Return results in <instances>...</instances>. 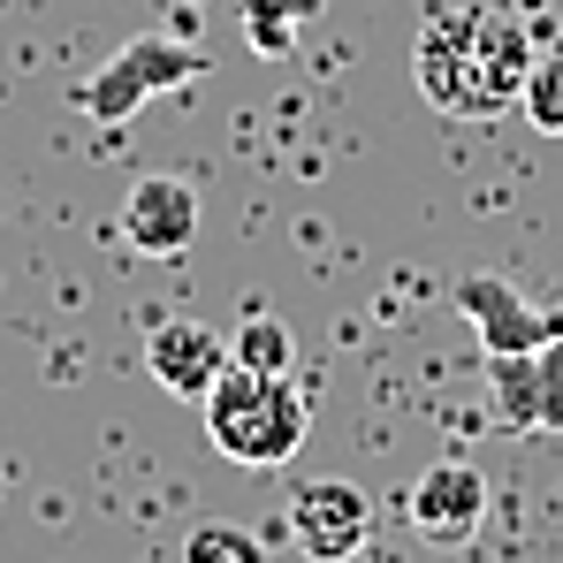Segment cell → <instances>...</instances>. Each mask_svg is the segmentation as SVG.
Segmentation results:
<instances>
[{
    "instance_id": "cell-8",
    "label": "cell",
    "mask_w": 563,
    "mask_h": 563,
    "mask_svg": "<svg viewBox=\"0 0 563 563\" xmlns=\"http://www.w3.org/2000/svg\"><path fill=\"white\" fill-rule=\"evenodd\" d=\"M404 518H411L427 541H472L479 518H487V479H479L465 457H442V465H427L411 479Z\"/></svg>"
},
{
    "instance_id": "cell-4",
    "label": "cell",
    "mask_w": 563,
    "mask_h": 563,
    "mask_svg": "<svg viewBox=\"0 0 563 563\" xmlns=\"http://www.w3.org/2000/svg\"><path fill=\"white\" fill-rule=\"evenodd\" d=\"M457 312L472 320V335H479L487 358L541 351V343H556V335H563V312L533 305L510 275H465V282H457Z\"/></svg>"
},
{
    "instance_id": "cell-1",
    "label": "cell",
    "mask_w": 563,
    "mask_h": 563,
    "mask_svg": "<svg viewBox=\"0 0 563 563\" xmlns=\"http://www.w3.org/2000/svg\"><path fill=\"white\" fill-rule=\"evenodd\" d=\"M533 23L518 8H434L419 23L411 46V77L427 107H442L450 122H495L526 99L533 77Z\"/></svg>"
},
{
    "instance_id": "cell-12",
    "label": "cell",
    "mask_w": 563,
    "mask_h": 563,
    "mask_svg": "<svg viewBox=\"0 0 563 563\" xmlns=\"http://www.w3.org/2000/svg\"><path fill=\"white\" fill-rule=\"evenodd\" d=\"M184 563H267L252 526H198L184 541Z\"/></svg>"
},
{
    "instance_id": "cell-7",
    "label": "cell",
    "mask_w": 563,
    "mask_h": 563,
    "mask_svg": "<svg viewBox=\"0 0 563 563\" xmlns=\"http://www.w3.org/2000/svg\"><path fill=\"white\" fill-rule=\"evenodd\" d=\"M198 236V190L184 176H145L122 198V244L137 260H184Z\"/></svg>"
},
{
    "instance_id": "cell-13",
    "label": "cell",
    "mask_w": 563,
    "mask_h": 563,
    "mask_svg": "<svg viewBox=\"0 0 563 563\" xmlns=\"http://www.w3.org/2000/svg\"><path fill=\"white\" fill-rule=\"evenodd\" d=\"M526 122L533 130H549V137H563V54H549V62H533V77H526Z\"/></svg>"
},
{
    "instance_id": "cell-5",
    "label": "cell",
    "mask_w": 563,
    "mask_h": 563,
    "mask_svg": "<svg viewBox=\"0 0 563 563\" xmlns=\"http://www.w3.org/2000/svg\"><path fill=\"white\" fill-rule=\"evenodd\" d=\"M289 541L312 563H351L374 541V503L351 479H305L289 495Z\"/></svg>"
},
{
    "instance_id": "cell-10",
    "label": "cell",
    "mask_w": 563,
    "mask_h": 563,
    "mask_svg": "<svg viewBox=\"0 0 563 563\" xmlns=\"http://www.w3.org/2000/svg\"><path fill=\"white\" fill-rule=\"evenodd\" d=\"M328 0H244V38H252V54H267L282 62L289 46H297V23H312Z\"/></svg>"
},
{
    "instance_id": "cell-6",
    "label": "cell",
    "mask_w": 563,
    "mask_h": 563,
    "mask_svg": "<svg viewBox=\"0 0 563 563\" xmlns=\"http://www.w3.org/2000/svg\"><path fill=\"white\" fill-rule=\"evenodd\" d=\"M487 396L510 434H563V335L541 351L487 358Z\"/></svg>"
},
{
    "instance_id": "cell-9",
    "label": "cell",
    "mask_w": 563,
    "mask_h": 563,
    "mask_svg": "<svg viewBox=\"0 0 563 563\" xmlns=\"http://www.w3.org/2000/svg\"><path fill=\"white\" fill-rule=\"evenodd\" d=\"M221 366H229V343L206 320H161L145 335V374L161 380L168 396H206Z\"/></svg>"
},
{
    "instance_id": "cell-11",
    "label": "cell",
    "mask_w": 563,
    "mask_h": 563,
    "mask_svg": "<svg viewBox=\"0 0 563 563\" xmlns=\"http://www.w3.org/2000/svg\"><path fill=\"white\" fill-rule=\"evenodd\" d=\"M229 358L252 366V374H289V366H297V335L282 328L275 312H252V320L229 335Z\"/></svg>"
},
{
    "instance_id": "cell-3",
    "label": "cell",
    "mask_w": 563,
    "mask_h": 563,
    "mask_svg": "<svg viewBox=\"0 0 563 563\" xmlns=\"http://www.w3.org/2000/svg\"><path fill=\"white\" fill-rule=\"evenodd\" d=\"M198 77H206V54H198L190 38H176V31H145V38L114 46L92 77L77 85V114H92L99 130H122L153 92H184V85H198Z\"/></svg>"
},
{
    "instance_id": "cell-2",
    "label": "cell",
    "mask_w": 563,
    "mask_h": 563,
    "mask_svg": "<svg viewBox=\"0 0 563 563\" xmlns=\"http://www.w3.org/2000/svg\"><path fill=\"white\" fill-rule=\"evenodd\" d=\"M206 404V442L229 457V465H289L305 450V396L289 374H252V366H221L213 388L198 396Z\"/></svg>"
}]
</instances>
